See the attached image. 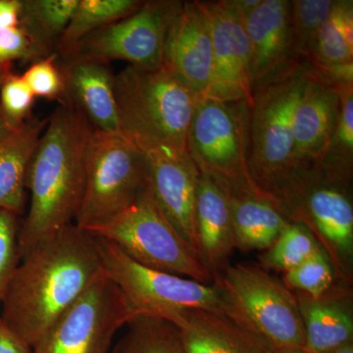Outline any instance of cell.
<instances>
[{
    "label": "cell",
    "mask_w": 353,
    "mask_h": 353,
    "mask_svg": "<svg viewBox=\"0 0 353 353\" xmlns=\"http://www.w3.org/2000/svg\"><path fill=\"white\" fill-rule=\"evenodd\" d=\"M32 347L0 318V353H32Z\"/></svg>",
    "instance_id": "d590c367"
},
{
    "label": "cell",
    "mask_w": 353,
    "mask_h": 353,
    "mask_svg": "<svg viewBox=\"0 0 353 353\" xmlns=\"http://www.w3.org/2000/svg\"><path fill=\"white\" fill-rule=\"evenodd\" d=\"M95 238V236H94ZM102 270L139 314L169 320L185 309H201L232 320L224 294L210 285L138 263L117 245L95 238Z\"/></svg>",
    "instance_id": "ba28073f"
},
{
    "label": "cell",
    "mask_w": 353,
    "mask_h": 353,
    "mask_svg": "<svg viewBox=\"0 0 353 353\" xmlns=\"http://www.w3.org/2000/svg\"><path fill=\"white\" fill-rule=\"evenodd\" d=\"M310 62L316 68H332L353 64V2L336 0L325 21Z\"/></svg>",
    "instance_id": "484cf974"
},
{
    "label": "cell",
    "mask_w": 353,
    "mask_h": 353,
    "mask_svg": "<svg viewBox=\"0 0 353 353\" xmlns=\"http://www.w3.org/2000/svg\"><path fill=\"white\" fill-rule=\"evenodd\" d=\"M328 353H353V341L343 345V347L336 348V350H332V352Z\"/></svg>",
    "instance_id": "60d3db41"
},
{
    "label": "cell",
    "mask_w": 353,
    "mask_h": 353,
    "mask_svg": "<svg viewBox=\"0 0 353 353\" xmlns=\"http://www.w3.org/2000/svg\"><path fill=\"white\" fill-rule=\"evenodd\" d=\"M143 3V0H78L58 43V57H68L88 34L131 15Z\"/></svg>",
    "instance_id": "d4e9b609"
},
{
    "label": "cell",
    "mask_w": 353,
    "mask_h": 353,
    "mask_svg": "<svg viewBox=\"0 0 353 353\" xmlns=\"http://www.w3.org/2000/svg\"><path fill=\"white\" fill-rule=\"evenodd\" d=\"M352 173L320 160L299 165L265 190L292 222L308 228L334 274L347 281L353 255Z\"/></svg>",
    "instance_id": "3957f363"
},
{
    "label": "cell",
    "mask_w": 353,
    "mask_h": 353,
    "mask_svg": "<svg viewBox=\"0 0 353 353\" xmlns=\"http://www.w3.org/2000/svg\"><path fill=\"white\" fill-rule=\"evenodd\" d=\"M262 0H229V3L241 16L243 23L261 3Z\"/></svg>",
    "instance_id": "74e56055"
},
{
    "label": "cell",
    "mask_w": 353,
    "mask_h": 353,
    "mask_svg": "<svg viewBox=\"0 0 353 353\" xmlns=\"http://www.w3.org/2000/svg\"><path fill=\"white\" fill-rule=\"evenodd\" d=\"M339 110L338 83L330 80L312 65L292 122L294 153L297 165L314 163L324 158L333 139Z\"/></svg>",
    "instance_id": "e0dca14e"
},
{
    "label": "cell",
    "mask_w": 353,
    "mask_h": 353,
    "mask_svg": "<svg viewBox=\"0 0 353 353\" xmlns=\"http://www.w3.org/2000/svg\"><path fill=\"white\" fill-rule=\"evenodd\" d=\"M102 273L94 236L69 225L21 256L0 318L32 347Z\"/></svg>",
    "instance_id": "6da1fadb"
},
{
    "label": "cell",
    "mask_w": 353,
    "mask_h": 353,
    "mask_svg": "<svg viewBox=\"0 0 353 353\" xmlns=\"http://www.w3.org/2000/svg\"><path fill=\"white\" fill-rule=\"evenodd\" d=\"M303 319L307 353H328L353 341L352 312L340 301L296 296Z\"/></svg>",
    "instance_id": "603a6c76"
},
{
    "label": "cell",
    "mask_w": 353,
    "mask_h": 353,
    "mask_svg": "<svg viewBox=\"0 0 353 353\" xmlns=\"http://www.w3.org/2000/svg\"><path fill=\"white\" fill-rule=\"evenodd\" d=\"M118 128L143 152L174 148L187 152L197 95L181 79L162 67L129 66L114 77Z\"/></svg>",
    "instance_id": "277c9868"
},
{
    "label": "cell",
    "mask_w": 353,
    "mask_h": 353,
    "mask_svg": "<svg viewBox=\"0 0 353 353\" xmlns=\"http://www.w3.org/2000/svg\"><path fill=\"white\" fill-rule=\"evenodd\" d=\"M268 353H307L299 348H269Z\"/></svg>",
    "instance_id": "ab89813d"
},
{
    "label": "cell",
    "mask_w": 353,
    "mask_h": 353,
    "mask_svg": "<svg viewBox=\"0 0 353 353\" xmlns=\"http://www.w3.org/2000/svg\"><path fill=\"white\" fill-rule=\"evenodd\" d=\"M336 3V0L290 1V43L292 54L297 61L310 60L320 29Z\"/></svg>",
    "instance_id": "83f0119b"
},
{
    "label": "cell",
    "mask_w": 353,
    "mask_h": 353,
    "mask_svg": "<svg viewBox=\"0 0 353 353\" xmlns=\"http://www.w3.org/2000/svg\"><path fill=\"white\" fill-rule=\"evenodd\" d=\"M146 189L145 155L120 132H92L82 204L74 224L90 230L112 219Z\"/></svg>",
    "instance_id": "9c48e42d"
},
{
    "label": "cell",
    "mask_w": 353,
    "mask_h": 353,
    "mask_svg": "<svg viewBox=\"0 0 353 353\" xmlns=\"http://www.w3.org/2000/svg\"><path fill=\"white\" fill-rule=\"evenodd\" d=\"M250 128L248 102L201 99L190 123L187 152L201 173L229 187L257 185L248 168Z\"/></svg>",
    "instance_id": "30bf717a"
},
{
    "label": "cell",
    "mask_w": 353,
    "mask_h": 353,
    "mask_svg": "<svg viewBox=\"0 0 353 353\" xmlns=\"http://www.w3.org/2000/svg\"><path fill=\"white\" fill-rule=\"evenodd\" d=\"M208 18L212 43L210 83L203 99L252 105L250 48L245 23L229 3L197 1Z\"/></svg>",
    "instance_id": "4fadbf2b"
},
{
    "label": "cell",
    "mask_w": 353,
    "mask_h": 353,
    "mask_svg": "<svg viewBox=\"0 0 353 353\" xmlns=\"http://www.w3.org/2000/svg\"><path fill=\"white\" fill-rule=\"evenodd\" d=\"M167 321L175 325L185 353H268L269 347L229 318L201 310L185 309Z\"/></svg>",
    "instance_id": "44dd1931"
},
{
    "label": "cell",
    "mask_w": 353,
    "mask_h": 353,
    "mask_svg": "<svg viewBox=\"0 0 353 353\" xmlns=\"http://www.w3.org/2000/svg\"><path fill=\"white\" fill-rule=\"evenodd\" d=\"M22 77L34 97L63 102L64 83L57 54L34 62Z\"/></svg>",
    "instance_id": "836d02e7"
},
{
    "label": "cell",
    "mask_w": 353,
    "mask_h": 353,
    "mask_svg": "<svg viewBox=\"0 0 353 353\" xmlns=\"http://www.w3.org/2000/svg\"><path fill=\"white\" fill-rule=\"evenodd\" d=\"M13 69V63L0 64V87L2 83L6 80L7 76L10 75Z\"/></svg>",
    "instance_id": "f35d334b"
},
{
    "label": "cell",
    "mask_w": 353,
    "mask_h": 353,
    "mask_svg": "<svg viewBox=\"0 0 353 353\" xmlns=\"http://www.w3.org/2000/svg\"><path fill=\"white\" fill-rule=\"evenodd\" d=\"M48 118L30 117L19 127H11L0 115V209L22 216L25 213L26 173Z\"/></svg>",
    "instance_id": "7402d4cb"
},
{
    "label": "cell",
    "mask_w": 353,
    "mask_h": 353,
    "mask_svg": "<svg viewBox=\"0 0 353 353\" xmlns=\"http://www.w3.org/2000/svg\"><path fill=\"white\" fill-rule=\"evenodd\" d=\"M196 234L199 257L213 274L236 250V238L226 185L204 173L197 187Z\"/></svg>",
    "instance_id": "d6986e66"
},
{
    "label": "cell",
    "mask_w": 353,
    "mask_h": 353,
    "mask_svg": "<svg viewBox=\"0 0 353 353\" xmlns=\"http://www.w3.org/2000/svg\"><path fill=\"white\" fill-rule=\"evenodd\" d=\"M289 0H262L245 21L250 41L252 95L301 63L292 54Z\"/></svg>",
    "instance_id": "9a60e30c"
},
{
    "label": "cell",
    "mask_w": 353,
    "mask_h": 353,
    "mask_svg": "<svg viewBox=\"0 0 353 353\" xmlns=\"http://www.w3.org/2000/svg\"><path fill=\"white\" fill-rule=\"evenodd\" d=\"M334 278L333 266L321 246L303 263L284 274V285L290 290H299L304 296L319 299L331 289Z\"/></svg>",
    "instance_id": "f546056e"
},
{
    "label": "cell",
    "mask_w": 353,
    "mask_h": 353,
    "mask_svg": "<svg viewBox=\"0 0 353 353\" xmlns=\"http://www.w3.org/2000/svg\"><path fill=\"white\" fill-rule=\"evenodd\" d=\"M225 185L233 218L236 248L243 252L268 250L292 221L278 202L259 185Z\"/></svg>",
    "instance_id": "ffe728a7"
},
{
    "label": "cell",
    "mask_w": 353,
    "mask_h": 353,
    "mask_svg": "<svg viewBox=\"0 0 353 353\" xmlns=\"http://www.w3.org/2000/svg\"><path fill=\"white\" fill-rule=\"evenodd\" d=\"M46 57L20 27L0 30V64L13 63L16 60L34 63Z\"/></svg>",
    "instance_id": "e575fe53"
},
{
    "label": "cell",
    "mask_w": 353,
    "mask_h": 353,
    "mask_svg": "<svg viewBox=\"0 0 353 353\" xmlns=\"http://www.w3.org/2000/svg\"><path fill=\"white\" fill-rule=\"evenodd\" d=\"M215 284L226 299L232 321L269 348L304 350L305 334L296 296L262 267L228 266Z\"/></svg>",
    "instance_id": "5b68a950"
},
{
    "label": "cell",
    "mask_w": 353,
    "mask_h": 353,
    "mask_svg": "<svg viewBox=\"0 0 353 353\" xmlns=\"http://www.w3.org/2000/svg\"><path fill=\"white\" fill-rule=\"evenodd\" d=\"M19 216L0 209V304L21 260Z\"/></svg>",
    "instance_id": "d6a6232c"
},
{
    "label": "cell",
    "mask_w": 353,
    "mask_h": 353,
    "mask_svg": "<svg viewBox=\"0 0 353 353\" xmlns=\"http://www.w3.org/2000/svg\"><path fill=\"white\" fill-rule=\"evenodd\" d=\"M143 153L146 189L167 219L199 257L196 202L201 172L185 150L161 148Z\"/></svg>",
    "instance_id": "5bb4252c"
},
{
    "label": "cell",
    "mask_w": 353,
    "mask_h": 353,
    "mask_svg": "<svg viewBox=\"0 0 353 353\" xmlns=\"http://www.w3.org/2000/svg\"><path fill=\"white\" fill-rule=\"evenodd\" d=\"M183 4L179 0L143 1L136 12L88 34L69 55L109 64L126 61L143 70L162 68L167 34Z\"/></svg>",
    "instance_id": "7c38bea8"
},
{
    "label": "cell",
    "mask_w": 353,
    "mask_h": 353,
    "mask_svg": "<svg viewBox=\"0 0 353 353\" xmlns=\"http://www.w3.org/2000/svg\"><path fill=\"white\" fill-rule=\"evenodd\" d=\"M85 231L111 241L148 268L203 284L213 280V274L167 219L148 189L112 219Z\"/></svg>",
    "instance_id": "52a82bcc"
},
{
    "label": "cell",
    "mask_w": 353,
    "mask_h": 353,
    "mask_svg": "<svg viewBox=\"0 0 353 353\" xmlns=\"http://www.w3.org/2000/svg\"><path fill=\"white\" fill-rule=\"evenodd\" d=\"M64 101L87 118L95 131L119 132L110 64L90 58L58 57Z\"/></svg>",
    "instance_id": "ac0fdd59"
},
{
    "label": "cell",
    "mask_w": 353,
    "mask_h": 353,
    "mask_svg": "<svg viewBox=\"0 0 353 353\" xmlns=\"http://www.w3.org/2000/svg\"><path fill=\"white\" fill-rule=\"evenodd\" d=\"M48 119L26 173L31 199L21 222V256L34 243L74 224L85 192L94 128L68 103H59Z\"/></svg>",
    "instance_id": "7a4b0ae2"
},
{
    "label": "cell",
    "mask_w": 353,
    "mask_h": 353,
    "mask_svg": "<svg viewBox=\"0 0 353 353\" xmlns=\"http://www.w3.org/2000/svg\"><path fill=\"white\" fill-rule=\"evenodd\" d=\"M138 315L119 288L102 273L32 353H108L116 333Z\"/></svg>",
    "instance_id": "8fae6325"
},
{
    "label": "cell",
    "mask_w": 353,
    "mask_h": 353,
    "mask_svg": "<svg viewBox=\"0 0 353 353\" xmlns=\"http://www.w3.org/2000/svg\"><path fill=\"white\" fill-rule=\"evenodd\" d=\"M21 0H0V30L19 27Z\"/></svg>",
    "instance_id": "8d00e7d4"
},
{
    "label": "cell",
    "mask_w": 353,
    "mask_h": 353,
    "mask_svg": "<svg viewBox=\"0 0 353 353\" xmlns=\"http://www.w3.org/2000/svg\"><path fill=\"white\" fill-rule=\"evenodd\" d=\"M340 110L333 139L322 160L352 171L353 157V81L339 83Z\"/></svg>",
    "instance_id": "4dcf8cb0"
},
{
    "label": "cell",
    "mask_w": 353,
    "mask_h": 353,
    "mask_svg": "<svg viewBox=\"0 0 353 353\" xmlns=\"http://www.w3.org/2000/svg\"><path fill=\"white\" fill-rule=\"evenodd\" d=\"M163 67L203 99L210 83L212 43L208 18L197 1L183 2L165 43Z\"/></svg>",
    "instance_id": "2e32d148"
},
{
    "label": "cell",
    "mask_w": 353,
    "mask_h": 353,
    "mask_svg": "<svg viewBox=\"0 0 353 353\" xmlns=\"http://www.w3.org/2000/svg\"><path fill=\"white\" fill-rule=\"evenodd\" d=\"M311 71L310 62H301L252 95L248 168L260 189L266 190L299 166L292 122Z\"/></svg>",
    "instance_id": "8992f818"
},
{
    "label": "cell",
    "mask_w": 353,
    "mask_h": 353,
    "mask_svg": "<svg viewBox=\"0 0 353 353\" xmlns=\"http://www.w3.org/2000/svg\"><path fill=\"white\" fill-rule=\"evenodd\" d=\"M321 248L314 234L301 223L292 222L261 256L262 268L287 273Z\"/></svg>",
    "instance_id": "f1b7e54d"
},
{
    "label": "cell",
    "mask_w": 353,
    "mask_h": 353,
    "mask_svg": "<svg viewBox=\"0 0 353 353\" xmlns=\"http://www.w3.org/2000/svg\"><path fill=\"white\" fill-rule=\"evenodd\" d=\"M112 353H185L175 325L162 318L139 314Z\"/></svg>",
    "instance_id": "4316f807"
},
{
    "label": "cell",
    "mask_w": 353,
    "mask_h": 353,
    "mask_svg": "<svg viewBox=\"0 0 353 353\" xmlns=\"http://www.w3.org/2000/svg\"><path fill=\"white\" fill-rule=\"evenodd\" d=\"M36 99L23 77L11 73L0 87V115L11 127H19L32 117Z\"/></svg>",
    "instance_id": "1f68e13d"
},
{
    "label": "cell",
    "mask_w": 353,
    "mask_h": 353,
    "mask_svg": "<svg viewBox=\"0 0 353 353\" xmlns=\"http://www.w3.org/2000/svg\"><path fill=\"white\" fill-rule=\"evenodd\" d=\"M78 0H21L19 27L46 57L57 54Z\"/></svg>",
    "instance_id": "cb8c5ba5"
}]
</instances>
